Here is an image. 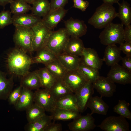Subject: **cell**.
<instances>
[{"instance_id": "cell-28", "label": "cell", "mask_w": 131, "mask_h": 131, "mask_svg": "<svg viewBox=\"0 0 131 131\" xmlns=\"http://www.w3.org/2000/svg\"><path fill=\"white\" fill-rule=\"evenodd\" d=\"M55 105L56 107L79 112L76 98L73 93L56 100Z\"/></svg>"}, {"instance_id": "cell-22", "label": "cell", "mask_w": 131, "mask_h": 131, "mask_svg": "<svg viewBox=\"0 0 131 131\" xmlns=\"http://www.w3.org/2000/svg\"><path fill=\"white\" fill-rule=\"evenodd\" d=\"M57 57L68 71L78 69L81 62V58L79 56L71 55L64 53L57 56Z\"/></svg>"}, {"instance_id": "cell-15", "label": "cell", "mask_w": 131, "mask_h": 131, "mask_svg": "<svg viewBox=\"0 0 131 131\" xmlns=\"http://www.w3.org/2000/svg\"><path fill=\"white\" fill-rule=\"evenodd\" d=\"M81 57L84 63L97 70L100 69L103 65V59L99 57L95 50L91 48L85 47Z\"/></svg>"}, {"instance_id": "cell-27", "label": "cell", "mask_w": 131, "mask_h": 131, "mask_svg": "<svg viewBox=\"0 0 131 131\" xmlns=\"http://www.w3.org/2000/svg\"><path fill=\"white\" fill-rule=\"evenodd\" d=\"M81 115L79 112L56 107L50 116L54 121L73 120Z\"/></svg>"}, {"instance_id": "cell-25", "label": "cell", "mask_w": 131, "mask_h": 131, "mask_svg": "<svg viewBox=\"0 0 131 131\" xmlns=\"http://www.w3.org/2000/svg\"><path fill=\"white\" fill-rule=\"evenodd\" d=\"M49 90L55 100L73 93L62 80L56 79Z\"/></svg>"}, {"instance_id": "cell-16", "label": "cell", "mask_w": 131, "mask_h": 131, "mask_svg": "<svg viewBox=\"0 0 131 131\" xmlns=\"http://www.w3.org/2000/svg\"><path fill=\"white\" fill-rule=\"evenodd\" d=\"M67 10L64 8H60L50 11L42 19V21L49 30L52 31L65 16Z\"/></svg>"}, {"instance_id": "cell-31", "label": "cell", "mask_w": 131, "mask_h": 131, "mask_svg": "<svg viewBox=\"0 0 131 131\" xmlns=\"http://www.w3.org/2000/svg\"><path fill=\"white\" fill-rule=\"evenodd\" d=\"M118 12L117 17L121 22V24L125 26L131 25V8L130 4L123 0L121 3H119Z\"/></svg>"}, {"instance_id": "cell-18", "label": "cell", "mask_w": 131, "mask_h": 131, "mask_svg": "<svg viewBox=\"0 0 131 131\" xmlns=\"http://www.w3.org/2000/svg\"><path fill=\"white\" fill-rule=\"evenodd\" d=\"M121 50L116 44L107 46L105 49L103 61L109 66H111L118 64L122 57L121 55Z\"/></svg>"}, {"instance_id": "cell-17", "label": "cell", "mask_w": 131, "mask_h": 131, "mask_svg": "<svg viewBox=\"0 0 131 131\" xmlns=\"http://www.w3.org/2000/svg\"><path fill=\"white\" fill-rule=\"evenodd\" d=\"M12 17V24L15 27L21 26L31 28L42 19L31 13L13 15Z\"/></svg>"}, {"instance_id": "cell-20", "label": "cell", "mask_w": 131, "mask_h": 131, "mask_svg": "<svg viewBox=\"0 0 131 131\" xmlns=\"http://www.w3.org/2000/svg\"><path fill=\"white\" fill-rule=\"evenodd\" d=\"M20 85L23 88L31 90H37L41 87L40 79L36 71L29 72L22 77Z\"/></svg>"}, {"instance_id": "cell-23", "label": "cell", "mask_w": 131, "mask_h": 131, "mask_svg": "<svg viewBox=\"0 0 131 131\" xmlns=\"http://www.w3.org/2000/svg\"><path fill=\"white\" fill-rule=\"evenodd\" d=\"M14 84L13 76L8 78L6 74L0 71V100L7 99L13 90Z\"/></svg>"}, {"instance_id": "cell-49", "label": "cell", "mask_w": 131, "mask_h": 131, "mask_svg": "<svg viewBox=\"0 0 131 131\" xmlns=\"http://www.w3.org/2000/svg\"></svg>"}, {"instance_id": "cell-11", "label": "cell", "mask_w": 131, "mask_h": 131, "mask_svg": "<svg viewBox=\"0 0 131 131\" xmlns=\"http://www.w3.org/2000/svg\"><path fill=\"white\" fill-rule=\"evenodd\" d=\"M111 67L107 77L111 81L123 85L131 83V72L118 64Z\"/></svg>"}, {"instance_id": "cell-30", "label": "cell", "mask_w": 131, "mask_h": 131, "mask_svg": "<svg viewBox=\"0 0 131 131\" xmlns=\"http://www.w3.org/2000/svg\"><path fill=\"white\" fill-rule=\"evenodd\" d=\"M40 81L41 87L50 90L56 79L45 67L36 71Z\"/></svg>"}, {"instance_id": "cell-6", "label": "cell", "mask_w": 131, "mask_h": 131, "mask_svg": "<svg viewBox=\"0 0 131 131\" xmlns=\"http://www.w3.org/2000/svg\"><path fill=\"white\" fill-rule=\"evenodd\" d=\"M31 28L33 33V51H37L45 46L52 31L44 25L41 20Z\"/></svg>"}, {"instance_id": "cell-13", "label": "cell", "mask_w": 131, "mask_h": 131, "mask_svg": "<svg viewBox=\"0 0 131 131\" xmlns=\"http://www.w3.org/2000/svg\"><path fill=\"white\" fill-rule=\"evenodd\" d=\"M94 89L92 83L89 81L74 93L79 111L81 113L86 110L87 103L94 93Z\"/></svg>"}, {"instance_id": "cell-34", "label": "cell", "mask_w": 131, "mask_h": 131, "mask_svg": "<svg viewBox=\"0 0 131 131\" xmlns=\"http://www.w3.org/2000/svg\"><path fill=\"white\" fill-rule=\"evenodd\" d=\"M26 110L28 123L34 122L46 114L44 110L34 103Z\"/></svg>"}, {"instance_id": "cell-44", "label": "cell", "mask_w": 131, "mask_h": 131, "mask_svg": "<svg viewBox=\"0 0 131 131\" xmlns=\"http://www.w3.org/2000/svg\"><path fill=\"white\" fill-rule=\"evenodd\" d=\"M121 60L122 66L131 73V56L126 55Z\"/></svg>"}, {"instance_id": "cell-14", "label": "cell", "mask_w": 131, "mask_h": 131, "mask_svg": "<svg viewBox=\"0 0 131 131\" xmlns=\"http://www.w3.org/2000/svg\"><path fill=\"white\" fill-rule=\"evenodd\" d=\"M65 28L70 37L80 38L85 35L87 27L84 21L71 17L64 22Z\"/></svg>"}, {"instance_id": "cell-33", "label": "cell", "mask_w": 131, "mask_h": 131, "mask_svg": "<svg viewBox=\"0 0 131 131\" xmlns=\"http://www.w3.org/2000/svg\"><path fill=\"white\" fill-rule=\"evenodd\" d=\"M52 120L50 115H45L32 123H28L25 127L26 131H44Z\"/></svg>"}, {"instance_id": "cell-3", "label": "cell", "mask_w": 131, "mask_h": 131, "mask_svg": "<svg viewBox=\"0 0 131 131\" xmlns=\"http://www.w3.org/2000/svg\"><path fill=\"white\" fill-rule=\"evenodd\" d=\"M123 26L121 24L111 23L100 33L99 37L100 43L107 46L116 44H120L123 42Z\"/></svg>"}, {"instance_id": "cell-32", "label": "cell", "mask_w": 131, "mask_h": 131, "mask_svg": "<svg viewBox=\"0 0 131 131\" xmlns=\"http://www.w3.org/2000/svg\"><path fill=\"white\" fill-rule=\"evenodd\" d=\"M32 4L31 14L40 18L45 16L50 10V4L48 0H36Z\"/></svg>"}, {"instance_id": "cell-42", "label": "cell", "mask_w": 131, "mask_h": 131, "mask_svg": "<svg viewBox=\"0 0 131 131\" xmlns=\"http://www.w3.org/2000/svg\"><path fill=\"white\" fill-rule=\"evenodd\" d=\"M119 48L126 55L131 56V43L124 42L120 44Z\"/></svg>"}, {"instance_id": "cell-40", "label": "cell", "mask_w": 131, "mask_h": 131, "mask_svg": "<svg viewBox=\"0 0 131 131\" xmlns=\"http://www.w3.org/2000/svg\"><path fill=\"white\" fill-rule=\"evenodd\" d=\"M50 10H54L60 8H64L68 0H50Z\"/></svg>"}, {"instance_id": "cell-7", "label": "cell", "mask_w": 131, "mask_h": 131, "mask_svg": "<svg viewBox=\"0 0 131 131\" xmlns=\"http://www.w3.org/2000/svg\"><path fill=\"white\" fill-rule=\"evenodd\" d=\"M34 102L45 111L51 113L56 108V100L49 90L43 88L36 90L34 92Z\"/></svg>"}, {"instance_id": "cell-47", "label": "cell", "mask_w": 131, "mask_h": 131, "mask_svg": "<svg viewBox=\"0 0 131 131\" xmlns=\"http://www.w3.org/2000/svg\"><path fill=\"white\" fill-rule=\"evenodd\" d=\"M12 0H0V6L5 7L6 5L9 3Z\"/></svg>"}, {"instance_id": "cell-24", "label": "cell", "mask_w": 131, "mask_h": 131, "mask_svg": "<svg viewBox=\"0 0 131 131\" xmlns=\"http://www.w3.org/2000/svg\"><path fill=\"white\" fill-rule=\"evenodd\" d=\"M34 103V92L32 90L22 88L20 96L14 106L17 110H26Z\"/></svg>"}, {"instance_id": "cell-12", "label": "cell", "mask_w": 131, "mask_h": 131, "mask_svg": "<svg viewBox=\"0 0 131 131\" xmlns=\"http://www.w3.org/2000/svg\"><path fill=\"white\" fill-rule=\"evenodd\" d=\"M92 83L102 98L111 97L116 91V85L107 76H100Z\"/></svg>"}, {"instance_id": "cell-45", "label": "cell", "mask_w": 131, "mask_h": 131, "mask_svg": "<svg viewBox=\"0 0 131 131\" xmlns=\"http://www.w3.org/2000/svg\"><path fill=\"white\" fill-rule=\"evenodd\" d=\"M123 35L124 41L131 43V25L125 26L124 28Z\"/></svg>"}, {"instance_id": "cell-37", "label": "cell", "mask_w": 131, "mask_h": 131, "mask_svg": "<svg viewBox=\"0 0 131 131\" xmlns=\"http://www.w3.org/2000/svg\"><path fill=\"white\" fill-rule=\"evenodd\" d=\"M130 104L125 100H119L113 108V111L124 118L131 120V112L129 109Z\"/></svg>"}, {"instance_id": "cell-29", "label": "cell", "mask_w": 131, "mask_h": 131, "mask_svg": "<svg viewBox=\"0 0 131 131\" xmlns=\"http://www.w3.org/2000/svg\"><path fill=\"white\" fill-rule=\"evenodd\" d=\"M45 65L57 80H63L68 71L57 58Z\"/></svg>"}, {"instance_id": "cell-5", "label": "cell", "mask_w": 131, "mask_h": 131, "mask_svg": "<svg viewBox=\"0 0 131 131\" xmlns=\"http://www.w3.org/2000/svg\"><path fill=\"white\" fill-rule=\"evenodd\" d=\"M13 39L16 47L26 52H33V33L31 28L15 27Z\"/></svg>"}, {"instance_id": "cell-35", "label": "cell", "mask_w": 131, "mask_h": 131, "mask_svg": "<svg viewBox=\"0 0 131 131\" xmlns=\"http://www.w3.org/2000/svg\"><path fill=\"white\" fill-rule=\"evenodd\" d=\"M10 12L13 15L24 13L31 10L32 6L22 0H12L9 3Z\"/></svg>"}, {"instance_id": "cell-48", "label": "cell", "mask_w": 131, "mask_h": 131, "mask_svg": "<svg viewBox=\"0 0 131 131\" xmlns=\"http://www.w3.org/2000/svg\"><path fill=\"white\" fill-rule=\"evenodd\" d=\"M29 4H32L36 0H22Z\"/></svg>"}, {"instance_id": "cell-36", "label": "cell", "mask_w": 131, "mask_h": 131, "mask_svg": "<svg viewBox=\"0 0 131 131\" xmlns=\"http://www.w3.org/2000/svg\"><path fill=\"white\" fill-rule=\"evenodd\" d=\"M78 69L92 83L100 76L98 70L86 65L82 60Z\"/></svg>"}, {"instance_id": "cell-41", "label": "cell", "mask_w": 131, "mask_h": 131, "mask_svg": "<svg viewBox=\"0 0 131 131\" xmlns=\"http://www.w3.org/2000/svg\"><path fill=\"white\" fill-rule=\"evenodd\" d=\"M73 7L78 9L82 11H85L89 5V2L84 0H73Z\"/></svg>"}, {"instance_id": "cell-2", "label": "cell", "mask_w": 131, "mask_h": 131, "mask_svg": "<svg viewBox=\"0 0 131 131\" xmlns=\"http://www.w3.org/2000/svg\"><path fill=\"white\" fill-rule=\"evenodd\" d=\"M117 16V12L113 5L103 3L96 8L88 23L95 28L102 29L112 22Z\"/></svg>"}, {"instance_id": "cell-21", "label": "cell", "mask_w": 131, "mask_h": 131, "mask_svg": "<svg viewBox=\"0 0 131 131\" xmlns=\"http://www.w3.org/2000/svg\"><path fill=\"white\" fill-rule=\"evenodd\" d=\"M84 48L83 42L80 38L70 36L64 53L80 57L81 56Z\"/></svg>"}, {"instance_id": "cell-19", "label": "cell", "mask_w": 131, "mask_h": 131, "mask_svg": "<svg viewBox=\"0 0 131 131\" xmlns=\"http://www.w3.org/2000/svg\"><path fill=\"white\" fill-rule=\"evenodd\" d=\"M87 107L90 109L92 115L97 114L104 115H106L109 108L102 98L98 96L91 97L87 103Z\"/></svg>"}, {"instance_id": "cell-4", "label": "cell", "mask_w": 131, "mask_h": 131, "mask_svg": "<svg viewBox=\"0 0 131 131\" xmlns=\"http://www.w3.org/2000/svg\"><path fill=\"white\" fill-rule=\"evenodd\" d=\"M70 37L65 28L51 31L45 47L57 56L64 53Z\"/></svg>"}, {"instance_id": "cell-8", "label": "cell", "mask_w": 131, "mask_h": 131, "mask_svg": "<svg viewBox=\"0 0 131 131\" xmlns=\"http://www.w3.org/2000/svg\"><path fill=\"white\" fill-rule=\"evenodd\" d=\"M96 126L104 131H130L129 123L126 118L120 115L108 117Z\"/></svg>"}, {"instance_id": "cell-39", "label": "cell", "mask_w": 131, "mask_h": 131, "mask_svg": "<svg viewBox=\"0 0 131 131\" xmlns=\"http://www.w3.org/2000/svg\"><path fill=\"white\" fill-rule=\"evenodd\" d=\"M22 89V87L20 85L11 92L7 99L10 104L16 105L20 96Z\"/></svg>"}, {"instance_id": "cell-10", "label": "cell", "mask_w": 131, "mask_h": 131, "mask_svg": "<svg viewBox=\"0 0 131 131\" xmlns=\"http://www.w3.org/2000/svg\"><path fill=\"white\" fill-rule=\"evenodd\" d=\"M90 113L81 115L73 120L67 125L71 131H90L96 126L95 119Z\"/></svg>"}, {"instance_id": "cell-1", "label": "cell", "mask_w": 131, "mask_h": 131, "mask_svg": "<svg viewBox=\"0 0 131 131\" xmlns=\"http://www.w3.org/2000/svg\"><path fill=\"white\" fill-rule=\"evenodd\" d=\"M27 52L16 47L8 53L7 65L11 74L22 77L29 72L32 64V57L27 55Z\"/></svg>"}, {"instance_id": "cell-9", "label": "cell", "mask_w": 131, "mask_h": 131, "mask_svg": "<svg viewBox=\"0 0 131 131\" xmlns=\"http://www.w3.org/2000/svg\"><path fill=\"white\" fill-rule=\"evenodd\" d=\"M63 80L74 93L89 81L78 69L68 71Z\"/></svg>"}, {"instance_id": "cell-43", "label": "cell", "mask_w": 131, "mask_h": 131, "mask_svg": "<svg viewBox=\"0 0 131 131\" xmlns=\"http://www.w3.org/2000/svg\"><path fill=\"white\" fill-rule=\"evenodd\" d=\"M53 121L48 126L44 131H61L62 128V125L60 123H56Z\"/></svg>"}, {"instance_id": "cell-38", "label": "cell", "mask_w": 131, "mask_h": 131, "mask_svg": "<svg viewBox=\"0 0 131 131\" xmlns=\"http://www.w3.org/2000/svg\"><path fill=\"white\" fill-rule=\"evenodd\" d=\"M11 13L8 10H3L0 12V29L12 24Z\"/></svg>"}, {"instance_id": "cell-46", "label": "cell", "mask_w": 131, "mask_h": 131, "mask_svg": "<svg viewBox=\"0 0 131 131\" xmlns=\"http://www.w3.org/2000/svg\"><path fill=\"white\" fill-rule=\"evenodd\" d=\"M119 0H102L104 3L113 5L115 3H118Z\"/></svg>"}, {"instance_id": "cell-26", "label": "cell", "mask_w": 131, "mask_h": 131, "mask_svg": "<svg viewBox=\"0 0 131 131\" xmlns=\"http://www.w3.org/2000/svg\"><path fill=\"white\" fill-rule=\"evenodd\" d=\"M36 56L32 57V64H47L57 58V56L45 47L37 51Z\"/></svg>"}]
</instances>
